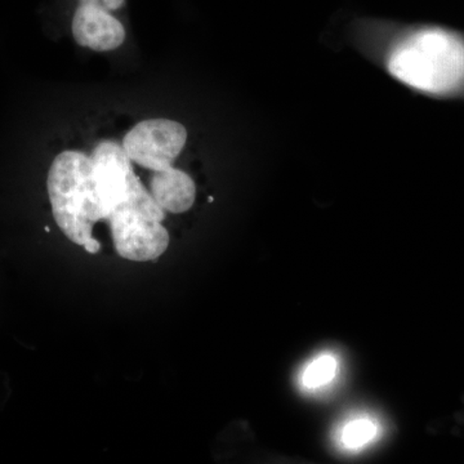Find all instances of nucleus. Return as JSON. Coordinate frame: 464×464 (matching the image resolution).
Instances as JSON below:
<instances>
[{
    "label": "nucleus",
    "mask_w": 464,
    "mask_h": 464,
    "mask_svg": "<svg viewBox=\"0 0 464 464\" xmlns=\"http://www.w3.org/2000/svg\"><path fill=\"white\" fill-rule=\"evenodd\" d=\"M52 215L67 239L78 246L91 240L94 225L103 219L92 158L81 151L58 154L47 179Z\"/></svg>",
    "instance_id": "obj_1"
},
{
    "label": "nucleus",
    "mask_w": 464,
    "mask_h": 464,
    "mask_svg": "<svg viewBox=\"0 0 464 464\" xmlns=\"http://www.w3.org/2000/svg\"><path fill=\"white\" fill-rule=\"evenodd\" d=\"M391 72L417 90L449 93L464 83V41L447 30L415 33L395 52Z\"/></svg>",
    "instance_id": "obj_2"
},
{
    "label": "nucleus",
    "mask_w": 464,
    "mask_h": 464,
    "mask_svg": "<svg viewBox=\"0 0 464 464\" xmlns=\"http://www.w3.org/2000/svg\"><path fill=\"white\" fill-rule=\"evenodd\" d=\"M91 158L102 201L103 219L119 208L139 210L155 221L166 219V210L158 206L134 173L132 160L125 154L123 146L114 141L100 142Z\"/></svg>",
    "instance_id": "obj_3"
},
{
    "label": "nucleus",
    "mask_w": 464,
    "mask_h": 464,
    "mask_svg": "<svg viewBox=\"0 0 464 464\" xmlns=\"http://www.w3.org/2000/svg\"><path fill=\"white\" fill-rule=\"evenodd\" d=\"M188 141V130L170 119H149L125 134L123 149L128 158L146 169L172 167Z\"/></svg>",
    "instance_id": "obj_4"
},
{
    "label": "nucleus",
    "mask_w": 464,
    "mask_h": 464,
    "mask_svg": "<svg viewBox=\"0 0 464 464\" xmlns=\"http://www.w3.org/2000/svg\"><path fill=\"white\" fill-rule=\"evenodd\" d=\"M118 255L134 262L154 261L166 253L169 234L161 222L136 209L121 208L106 217Z\"/></svg>",
    "instance_id": "obj_5"
},
{
    "label": "nucleus",
    "mask_w": 464,
    "mask_h": 464,
    "mask_svg": "<svg viewBox=\"0 0 464 464\" xmlns=\"http://www.w3.org/2000/svg\"><path fill=\"white\" fill-rule=\"evenodd\" d=\"M72 33L82 47L96 52L114 51L125 41V29L114 12L92 5H76Z\"/></svg>",
    "instance_id": "obj_6"
},
{
    "label": "nucleus",
    "mask_w": 464,
    "mask_h": 464,
    "mask_svg": "<svg viewBox=\"0 0 464 464\" xmlns=\"http://www.w3.org/2000/svg\"><path fill=\"white\" fill-rule=\"evenodd\" d=\"M150 194L166 212H188L194 206L197 186L188 173L169 167L154 170L150 179Z\"/></svg>",
    "instance_id": "obj_7"
},
{
    "label": "nucleus",
    "mask_w": 464,
    "mask_h": 464,
    "mask_svg": "<svg viewBox=\"0 0 464 464\" xmlns=\"http://www.w3.org/2000/svg\"><path fill=\"white\" fill-rule=\"evenodd\" d=\"M337 373V362L332 355H323L314 360L307 366L304 375H302V383L307 389H317V387L325 386L329 382L334 380Z\"/></svg>",
    "instance_id": "obj_8"
},
{
    "label": "nucleus",
    "mask_w": 464,
    "mask_h": 464,
    "mask_svg": "<svg viewBox=\"0 0 464 464\" xmlns=\"http://www.w3.org/2000/svg\"><path fill=\"white\" fill-rule=\"evenodd\" d=\"M374 423L369 420H356L348 423L342 431V441L348 448L364 447L375 436Z\"/></svg>",
    "instance_id": "obj_9"
},
{
    "label": "nucleus",
    "mask_w": 464,
    "mask_h": 464,
    "mask_svg": "<svg viewBox=\"0 0 464 464\" xmlns=\"http://www.w3.org/2000/svg\"><path fill=\"white\" fill-rule=\"evenodd\" d=\"M127 0H78V5H92L106 11L116 12L124 8Z\"/></svg>",
    "instance_id": "obj_10"
},
{
    "label": "nucleus",
    "mask_w": 464,
    "mask_h": 464,
    "mask_svg": "<svg viewBox=\"0 0 464 464\" xmlns=\"http://www.w3.org/2000/svg\"><path fill=\"white\" fill-rule=\"evenodd\" d=\"M83 246L84 249L87 250L88 253H92V255H94V253L99 252L101 249V244L99 241L94 239V237H92L91 240H88Z\"/></svg>",
    "instance_id": "obj_11"
}]
</instances>
